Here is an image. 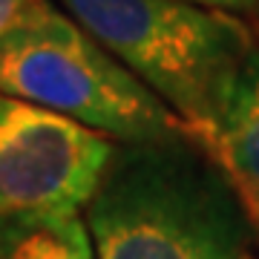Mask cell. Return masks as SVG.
<instances>
[{
  "instance_id": "obj_1",
  "label": "cell",
  "mask_w": 259,
  "mask_h": 259,
  "mask_svg": "<svg viewBox=\"0 0 259 259\" xmlns=\"http://www.w3.org/2000/svg\"><path fill=\"white\" fill-rule=\"evenodd\" d=\"M83 210L98 259H242L253 228L196 139L118 144Z\"/></svg>"
},
{
  "instance_id": "obj_2",
  "label": "cell",
  "mask_w": 259,
  "mask_h": 259,
  "mask_svg": "<svg viewBox=\"0 0 259 259\" xmlns=\"http://www.w3.org/2000/svg\"><path fill=\"white\" fill-rule=\"evenodd\" d=\"M0 93L47 107L118 144L193 139L164 98L49 0H35L0 37Z\"/></svg>"
},
{
  "instance_id": "obj_3",
  "label": "cell",
  "mask_w": 259,
  "mask_h": 259,
  "mask_svg": "<svg viewBox=\"0 0 259 259\" xmlns=\"http://www.w3.org/2000/svg\"><path fill=\"white\" fill-rule=\"evenodd\" d=\"M90 35L187 121L199 141L256 35L231 12L190 0H58Z\"/></svg>"
},
{
  "instance_id": "obj_4",
  "label": "cell",
  "mask_w": 259,
  "mask_h": 259,
  "mask_svg": "<svg viewBox=\"0 0 259 259\" xmlns=\"http://www.w3.org/2000/svg\"><path fill=\"white\" fill-rule=\"evenodd\" d=\"M115 147L104 133L0 93V219L87 207Z\"/></svg>"
},
{
  "instance_id": "obj_5",
  "label": "cell",
  "mask_w": 259,
  "mask_h": 259,
  "mask_svg": "<svg viewBox=\"0 0 259 259\" xmlns=\"http://www.w3.org/2000/svg\"><path fill=\"white\" fill-rule=\"evenodd\" d=\"M233 182L250 219L259 216V44L222 98L213 127L196 141Z\"/></svg>"
},
{
  "instance_id": "obj_6",
  "label": "cell",
  "mask_w": 259,
  "mask_h": 259,
  "mask_svg": "<svg viewBox=\"0 0 259 259\" xmlns=\"http://www.w3.org/2000/svg\"><path fill=\"white\" fill-rule=\"evenodd\" d=\"M0 259H98L81 210L0 219Z\"/></svg>"
},
{
  "instance_id": "obj_7",
  "label": "cell",
  "mask_w": 259,
  "mask_h": 259,
  "mask_svg": "<svg viewBox=\"0 0 259 259\" xmlns=\"http://www.w3.org/2000/svg\"><path fill=\"white\" fill-rule=\"evenodd\" d=\"M32 3H35V0H0V37L18 23L20 15H23Z\"/></svg>"
},
{
  "instance_id": "obj_8",
  "label": "cell",
  "mask_w": 259,
  "mask_h": 259,
  "mask_svg": "<svg viewBox=\"0 0 259 259\" xmlns=\"http://www.w3.org/2000/svg\"><path fill=\"white\" fill-rule=\"evenodd\" d=\"M256 0H213L216 9H245V6H253Z\"/></svg>"
},
{
  "instance_id": "obj_9",
  "label": "cell",
  "mask_w": 259,
  "mask_h": 259,
  "mask_svg": "<svg viewBox=\"0 0 259 259\" xmlns=\"http://www.w3.org/2000/svg\"><path fill=\"white\" fill-rule=\"evenodd\" d=\"M190 3H202V6H213V0H190ZM216 9V6H213Z\"/></svg>"
},
{
  "instance_id": "obj_10",
  "label": "cell",
  "mask_w": 259,
  "mask_h": 259,
  "mask_svg": "<svg viewBox=\"0 0 259 259\" xmlns=\"http://www.w3.org/2000/svg\"><path fill=\"white\" fill-rule=\"evenodd\" d=\"M250 222H253V228H256V231H259V216H256V219H250Z\"/></svg>"
},
{
  "instance_id": "obj_11",
  "label": "cell",
  "mask_w": 259,
  "mask_h": 259,
  "mask_svg": "<svg viewBox=\"0 0 259 259\" xmlns=\"http://www.w3.org/2000/svg\"><path fill=\"white\" fill-rule=\"evenodd\" d=\"M242 259H253V256H248V253H245V256H242Z\"/></svg>"
}]
</instances>
